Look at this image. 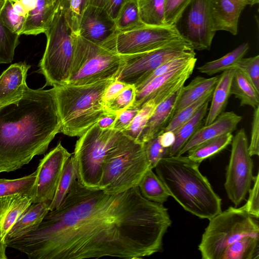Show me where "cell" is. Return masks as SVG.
Returning a JSON list of instances; mask_svg holds the SVG:
<instances>
[{
  "label": "cell",
  "mask_w": 259,
  "mask_h": 259,
  "mask_svg": "<svg viewBox=\"0 0 259 259\" xmlns=\"http://www.w3.org/2000/svg\"><path fill=\"white\" fill-rule=\"evenodd\" d=\"M171 223L163 204L146 199L138 186L109 194L76 180L36 230L6 243L30 259H141L162 249Z\"/></svg>",
  "instance_id": "6da1fadb"
},
{
  "label": "cell",
  "mask_w": 259,
  "mask_h": 259,
  "mask_svg": "<svg viewBox=\"0 0 259 259\" xmlns=\"http://www.w3.org/2000/svg\"><path fill=\"white\" fill-rule=\"evenodd\" d=\"M61 128L55 87H27L21 98L0 106V174L44 154Z\"/></svg>",
  "instance_id": "7a4b0ae2"
},
{
  "label": "cell",
  "mask_w": 259,
  "mask_h": 259,
  "mask_svg": "<svg viewBox=\"0 0 259 259\" xmlns=\"http://www.w3.org/2000/svg\"><path fill=\"white\" fill-rule=\"evenodd\" d=\"M199 165L187 156L175 155L162 158L154 168L169 195L185 210L209 220L222 211V200Z\"/></svg>",
  "instance_id": "3957f363"
},
{
  "label": "cell",
  "mask_w": 259,
  "mask_h": 259,
  "mask_svg": "<svg viewBox=\"0 0 259 259\" xmlns=\"http://www.w3.org/2000/svg\"><path fill=\"white\" fill-rule=\"evenodd\" d=\"M115 79L55 87L62 133L80 136L107 113L103 101L108 87Z\"/></svg>",
  "instance_id": "277c9868"
},
{
  "label": "cell",
  "mask_w": 259,
  "mask_h": 259,
  "mask_svg": "<svg viewBox=\"0 0 259 259\" xmlns=\"http://www.w3.org/2000/svg\"><path fill=\"white\" fill-rule=\"evenodd\" d=\"M149 168L144 144L123 134L104 160L98 188L114 194L138 187Z\"/></svg>",
  "instance_id": "5b68a950"
},
{
  "label": "cell",
  "mask_w": 259,
  "mask_h": 259,
  "mask_svg": "<svg viewBox=\"0 0 259 259\" xmlns=\"http://www.w3.org/2000/svg\"><path fill=\"white\" fill-rule=\"evenodd\" d=\"M243 206L229 207L210 219L198 249L203 259H221L225 249L244 237L258 238L259 227Z\"/></svg>",
  "instance_id": "8992f818"
},
{
  "label": "cell",
  "mask_w": 259,
  "mask_h": 259,
  "mask_svg": "<svg viewBox=\"0 0 259 259\" xmlns=\"http://www.w3.org/2000/svg\"><path fill=\"white\" fill-rule=\"evenodd\" d=\"M124 64L123 56L74 35V49L67 84L82 85L116 79Z\"/></svg>",
  "instance_id": "52a82bcc"
},
{
  "label": "cell",
  "mask_w": 259,
  "mask_h": 259,
  "mask_svg": "<svg viewBox=\"0 0 259 259\" xmlns=\"http://www.w3.org/2000/svg\"><path fill=\"white\" fill-rule=\"evenodd\" d=\"M45 33L47 45L37 72L45 76V86L66 84L73 61L75 33L69 28L60 7Z\"/></svg>",
  "instance_id": "ba28073f"
},
{
  "label": "cell",
  "mask_w": 259,
  "mask_h": 259,
  "mask_svg": "<svg viewBox=\"0 0 259 259\" xmlns=\"http://www.w3.org/2000/svg\"><path fill=\"white\" fill-rule=\"evenodd\" d=\"M122 136V132L113 129H102L96 123L79 136L72 156L77 167V180L81 185L98 188L104 160Z\"/></svg>",
  "instance_id": "9c48e42d"
},
{
  "label": "cell",
  "mask_w": 259,
  "mask_h": 259,
  "mask_svg": "<svg viewBox=\"0 0 259 259\" xmlns=\"http://www.w3.org/2000/svg\"><path fill=\"white\" fill-rule=\"evenodd\" d=\"M191 44L183 38L163 47L141 54L123 56L124 64L116 79L136 88L157 67L173 59L195 56Z\"/></svg>",
  "instance_id": "30bf717a"
},
{
  "label": "cell",
  "mask_w": 259,
  "mask_h": 259,
  "mask_svg": "<svg viewBox=\"0 0 259 259\" xmlns=\"http://www.w3.org/2000/svg\"><path fill=\"white\" fill-rule=\"evenodd\" d=\"M231 144V152L224 186L229 199L237 207L245 199L250 189L254 177L253 164L243 128L233 137Z\"/></svg>",
  "instance_id": "8fae6325"
},
{
  "label": "cell",
  "mask_w": 259,
  "mask_h": 259,
  "mask_svg": "<svg viewBox=\"0 0 259 259\" xmlns=\"http://www.w3.org/2000/svg\"><path fill=\"white\" fill-rule=\"evenodd\" d=\"M183 38L175 25H146L118 32L107 48L121 56L131 55L150 52Z\"/></svg>",
  "instance_id": "7c38bea8"
},
{
  "label": "cell",
  "mask_w": 259,
  "mask_h": 259,
  "mask_svg": "<svg viewBox=\"0 0 259 259\" xmlns=\"http://www.w3.org/2000/svg\"><path fill=\"white\" fill-rule=\"evenodd\" d=\"M179 19L181 24L176 28L194 50L210 49L216 32L210 0H192Z\"/></svg>",
  "instance_id": "4fadbf2b"
},
{
  "label": "cell",
  "mask_w": 259,
  "mask_h": 259,
  "mask_svg": "<svg viewBox=\"0 0 259 259\" xmlns=\"http://www.w3.org/2000/svg\"><path fill=\"white\" fill-rule=\"evenodd\" d=\"M71 156L59 142L40 160L36 170L35 194L32 203L52 201L64 165Z\"/></svg>",
  "instance_id": "5bb4252c"
},
{
  "label": "cell",
  "mask_w": 259,
  "mask_h": 259,
  "mask_svg": "<svg viewBox=\"0 0 259 259\" xmlns=\"http://www.w3.org/2000/svg\"><path fill=\"white\" fill-rule=\"evenodd\" d=\"M196 61L195 57L188 64L154 78L137 91L131 106L140 109L150 100L156 105L166 100L184 86L192 74Z\"/></svg>",
  "instance_id": "9a60e30c"
},
{
  "label": "cell",
  "mask_w": 259,
  "mask_h": 259,
  "mask_svg": "<svg viewBox=\"0 0 259 259\" xmlns=\"http://www.w3.org/2000/svg\"><path fill=\"white\" fill-rule=\"evenodd\" d=\"M118 32L115 20L103 9L88 5L79 20L78 34L106 48Z\"/></svg>",
  "instance_id": "2e32d148"
},
{
  "label": "cell",
  "mask_w": 259,
  "mask_h": 259,
  "mask_svg": "<svg viewBox=\"0 0 259 259\" xmlns=\"http://www.w3.org/2000/svg\"><path fill=\"white\" fill-rule=\"evenodd\" d=\"M242 116L233 111L223 112L211 123L202 126L189 139L177 155H183L190 149L208 140L236 130Z\"/></svg>",
  "instance_id": "e0dca14e"
},
{
  "label": "cell",
  "mask_w": 259,
  "mask_h": 259,
  "mask_svg": "<svg viewBox=\"0 0 259 259\" xmlns=\"http://www.w3.org/2000/svg\"><path fill=\"white\" fill-rule=\"evenodd\" d=\"M30 65L26 62L11 65L0 75V106L21 98L27 88L26 79Z\"/></svg>",
  "instance_id": "ac0fdd59"
},
{
  "label": "cell",
  "mask_w": 259,
  "mask_h": 259,
  "mask_svg": "<svg viewBox=\"0 0 259 259\" xmlns=\"http://www.w3.org/2000/svg\"><path fill=\"white\" fill-rule=\"evenodd\" d=\"M210 5L215 30L236 35L240 14L248 0H210Z\"/></svg>",
  "instance_id": "d6986e66"
},
{
  "label": "cell",
  "mask_w": 259,
  "mask_h": 259,
  "mask_svg": "<svg viewBox=\"0 0 259 259\" xmlns=\"http://www.w3.org/2000/svg\"><path fill=\"white\" fill-rule=\"evenodd\" d=\"M182 87L156 105L140 136L139 143L144 144L162 133L175 114Z\"/></svg>",
  "instance_id": "ffe728a7"
},
{
  "label": "cell",
  "mask_w": 259,
  "mask_h": 259,
  "mask_svg": "<svg viewBox=\"0 0 259 259\" xmlns=\"http://www.w3.org/2000/svg\"><path fill=\"white\" fill-rule=\"evenodd\" d=\"M59 4V0H36L34 8L27 14L21 35L45 33L53 20Z\"/></svg>",
  "instance_id": "44dd1931"
},
{
  "label": "cell",
  "mask_w": 259,
  "mask_h": 259,
  "mask_svg": "<svg viewBox=\"0 0 259 259\" xmlns=\"http://www.w3.org/2000/svg\"><path fill=\"white\" fill-rule=\"evenodd\" d=\"M49 202L32 203L7 234L5 242L36 230L49 210Z\"/></svg>",
  "instance_id": "7402d4cb"
},
{
  "label": "cell",
  "mask_w": 259,
  "mask_h": 259,
  "mask_svg": "<svg viewBox=\"0 0 259 259\" xmlns=\"http://www.w3.org/2000/svg\"><path fill=\"white\" fill-rule=\"evenodd\" d=\"M235 70H227L219 75L210 100V106L205 116L204 125L212 122L225 110L231 95V84Z\"/></svg>",
  "instance_id": "603a6c76"
},
{
  "label": "cell",
  "mask_w": 259,
  "mask_h": 259,
  "mask_svg": "<svg viewBox=\"0 0 259 259\" xmlns=\"http://www.w3.org/2000/svg\"><path fill=\"white\" fill-rule=\"evenodd\" d=\"M219 76V75H217L206 78L198 75L194 78L187 85H184L182 88L175 114L213 89L217 84Z\"/></svg>",
  "instance_id": "cb8c5ba5"
},
{
  "label": "cell",
  "mask_w": 259,
  "mask_h": 259,
  "mask_svg": "<svg viewBox=\"0 0 259 259\" xmlns=\"http://www.w3.org/2000/svg\"><path fill=\"white\" fill-rule=\"evenodd\" d=\"M210 101L206 102L189 120L174 132L175 141L169 148L168 156L177 155L192 136L202 126Z\"/></svg>",
  "instance_id": "d4e9b609"
},
{
  "label": "cell",
  "mask_w": 259,
  "mask_h": 259,
  "mask_svg": "<svg viewBox=\"0 0 259 259\" xmlns=\"http://www.w3.org/2000/svg\"><path fill=\"white\" fill-rule=\"evenodd\" d=\"M248 49V43L242 44L224 56L198 67L197 70L200 73L212 75L227 70L236 69Z\"/></svg>",
  "instance_id": "484cf974"
},
{
  "label": "cell",
  "mask_w": 259,
  "mask_h": 259,
  "mask_svg": "<svg viewBox=\"0 0 259 259\" xmlns=\"http://www.w3.org/2000/svg\"><path fill=\"white\" fill-rule=\"evenodd\" d=\"M230 94L240 101V106L254 108L259 106V92L244 74L236 69L232 80Z\"/></svg>",
  "instance_id": "4316f807"
},
{
  "label": "cell",
  "mask_w": 259,
  "mask_h": 259,
  "mask_svg": "<svg viewBox=\"0 0 259 259\" xmlns=\"http://www.w3.org/2000/svg\"><path fill=\"white\" fill-rule=\"evenodd\" d=\"M233 137L232 133H228L204 141L190 149L187 156L200 164L225 149L231 143Z\"/></svg>",
  "instance_id": "83f0119b"
},
{
  "label": "cell",
  "mask_w": 259,
  "mask_h": 259,
  "mask_svg": "<svg viewBox=\"0 0 259 259\" xmlns=\"http://www.w3.org/2000/svg\"><path fill=\"white\" fill-rule=\"evenodd\" d=\"M37 172L15 179L0 178V198L16 195H27L33 198L35 194Z\"/></svg>",
  "instance_id": "f1b7e54d"
},
{
  "label": "cell",
  "mask_w": 259,
  "mask_h": 259,
  "mask_svg": "<svg viewBox=\"0 0 259 259\" xmlns=\"http://www.w3.org/2000/svg\"><path fill=\"white\" fill-rule=\"evenodd\" d=\"M153 169L149 168L141 180L138 187L142 196L148 200L163 204L170 196L161 180Z\"/></svg>",
  "instance_id": "f546056e"
},
{
  "label": "cell",
  "mask_w": 259,
  "mask_h": 259,
  "mask_svg": "<svg viewBox=\"0 0 259 259\" xmlns=\"http://www.w3.org/2000/svg\"><path fill=\"white\" fill-rule=\"evenodd\" d=\"M77 179L76 165L73 156L67 160L63 168L55 195L49 205V210L58 208L64 201L73 183Z\"/></svg>",
  "instance_id": "4dcf8cb0"
},
{
  "label": "cell",
  "mask_w": 259,
  "mask_h": 259,
  "mask_svg": "<svg viewBox=\"0 0 259 259\" xmlns=\"http://www.w3.org/2000/svg\"><path fill=\"white\" fill-rule=\"evenodd\" d=\"M258 238H242L230 245L221 259H258Z\"/></svg>",
  "instance_id": "1f68e13d"
},
{
  "label": "cell",
  "mask_w": 259,
  "mask_h": 259,
  "mask_svg": "<svg viewBox=\"0 0 259 259\" xmlns=\"http://www.w3.org/2000/svg\"><path fill=\"white\" fill-rule=\"evenodd\" d=\"M141 21L146 26H167L165 23L164 0H142L138 2Z\"/></svg>",
  "instance_id": "d6a6232c"
},
{
  "label": "cell",
  "mask_w": 259,
  "mask_h": 259,
  "mask_svg": "<svg viewBox=\"0 0 259 259\" xmlns=\"http://www.w3.org/2000/svg\"><path fill=\"white\" fill-rule=\"evenodd\" d=\"M114 20L118 32L146 26L141 21L137 0L126 1L121 7Z\"/></svg>",
  "instance_id": "836d02e7"
},
{
  "label": "cell",
  "mask_w": 259,
  "mask_h": 259,
  "mask_svg": "<svg viewBox=\"0 0 259 259\" xmlns=\"http://www.w3.org/2000/svg\"><path fill=\"white\" fill-rule=\"evenodd\" d=\"M214 88L193 103L175 114L162 133L169 131L175 132L189 120L206 102L211 100Z\"/></svg>",
  "instance_id": "e575fe53"
},
{
  "label": "cell",
  "mask_w": 259,
  "mask_h": 259,
  "mask_svg": "<svg viewBox=\"0 0 259 259\" xmlns=\"http://www.w3.org/2000/svg\"><path fill=\"white\" fill-rule=\"evenodd\" d=\"M156 106V104L152 100L146 102L140 109L128 126L122 131L123 134L138 142L140 136Z\"/></svg>",
  "instance_id": "d590c367"
},
{
  "label": "cell",
  "mask_w": 259,
  "mask_h": 259,
  "mask_svg": "<svg viewBox=\"0 0 259 259\" xmlns=\"http://www.w3.org/2000/svg\"><path fill=\"white\" fill-rule=\"evenodd\" d=\"M32 203L31 197L27 195H19L6 213L2 223L1 235L3 241L15 222L27 208Z\"/></svg>",
  "instance_id": "8d00e7d4"
},
{
  "label": "cell",
  "mask_w": 259,
  "mask_h": 259,
  "mask_svg": "<svg viewBox=\"0 0 259 259\" xmlns=\"http://www.w3.org/2000/svg\"><path fill=\"white\" fill-rule=\"evenodd\" d=\"M67 23L75 34H78V26L81 15L88 6V0H59Z\"/></svg>",
  "instance_id": "74e56055"
},
{
  "label": "cell",
  "mask_w": 259,
  "mask_h": 259,
  "mask_svg": "<svg viewBox=\"0 0 259 259\" xmlns=\"http://www.w3.org/2000/svg\"><path fill=\"white\" fill-rule=\"evenodd\" d=\"M20 35L10 31L0 20V64L11 63Z\"/></svg>",
  "instance_id": "f35d334b"
},
{
  "label": "cell",
  "mask_w": 259,
  "mask_h": 259,
  "mask_svg": "<svg viewBox=\"0 0 259 259\" xmlns=\"http://www.w3.org/2000/svg\"><path fill=\"white\" fill-rule=\"evenodd\" d=\"M26 17L17 14L13 10L12 0H6L0 12V20L12 32L21 35Z\"/></svg>",
  "instance_id": "ab89813d"
},
{
  "label": "cell",
  "mask_w": 259,
  "mask_h": 259,
  "mask_svg": "<svg viewBox=\"0 0 259 259\" xmlns=\"http://www.w3.org/2000/svg\"><path fill=\"white\" fill-rule=\"evenodd\" d=\"M136 88L134 84H128L121 92L106 107L107 113L118 114L131 106L135 99Z\"/></svg>",
  "instance_id": "60d3db41"
},
{
  "label": "cell",
  "mask_w": 259,
  "mask_h": 259,
  "mask_svg": "<svg viewBox=\"0 0 259 259\" xmlns=\"http://www.w3.org/2000/svg\"><path fill=\"white\" fill-rule=\"evenodd\" d=\"M236 69L244 74L259 92V56L242 58Z\"/></svg>",
  "instance_id": "b9f144b4"
},
{
  "label": "cell",
  "mask_w": 259,
  "mask_h": 259,
  "mask_svg": "<svg viewBox=\"0 0 259 259\" xmlns=\"http://www.w3.org/2000/svg\"><path fill=\"white\" fill-rule=\"evenodd\" d=\"M191 1L164 0L166 25H175Z\"/></svg>",
  "instance_id": "7bdbcfd3"
},
{
  "label": "cell",
  "mask_w": 259,
  "mask_h": 259,
  "mask_svg": "<svg viewBox=\"0 0 259 259\" xmlns=\"http://www.w3.org/2000/svg\"><path fill=\"white\" fill-rule=\"evenodd\" d=\"M194 58H195V56H185L173 59L165 62L156 68L145 80L136 88V91H138L141 89L154 78L188 64Z\"/></svg>",
  "instance_id": "ee69618b"
},
{
  "label": "cell",
  "mask_w": 259,
  "mask_h": 259,
  "mask_svg": "<svg viewBox=\"0 0 259 259\" xmlns=\"http://www.w3.org/2000/svg\"><path fill=\"white\" fill-rule=\"evenodd\" d=\"M143 144L151 169L155 168L160 159L168 155L169 148H164L161 146L158 136L150 139Z\"/></svg>",
  "instance_id": "f6af8a7d"
},
{
  "label": "cell",
  "mask_w": 259,
  "mask_h": 259,
  "mask_svg": "<svg viewBox=\"0 0 259 259\" xmlns=\"http://www.w3.org/2000/svg\"><path fill=\"white\" fill-rule=\"evenodd\" d=\"M253 185L248 191L249 196L246 203L243 205L245 209L253 218L259 217V174L253 177Z\"/></svg>",
  "instance_id": "bcb514c9"
},
{
  "label": "cell",
  "mask_w": 259,
  "mask_h": 259,
  "mask_svg": "<svg viewBox=\"0 0 259 259\" xmlns=\"http://www.w3.org/2000/svg\"><path fill=\"white\" fill-rule=\"evenodd\" d=\"M248 150L251 156L259 155V106L254 108Z\"/></svg>",
  "instance_id": "7dc6e473"
},
{
  "label": "cell",
  "mask_w": 259,
  "mask_h": 259,
  "mask_svg": "<svg viewBox=\"0 0 259 259\" xmlns=\"http://www.w3.org/2000/svg\"><path fill=\"white\" fill-rule=\"evenodd\" d=\"M127 0H88V5L101 8L115 19L122 5Z\"/></svg>",
  "instance_id": "c3c4849f"
},
{
  "label": "cell",
  "mask_w": 259,
  "mask_h": 259,
  "mask_svg": "<svg viewBox=\"0 0 259 259\" xmlns=\"http://www.w3.org/2000/svg\"><path fill=\"white\" fill-rule=\"evenodd\" d=\"M139 110V109L131 106L119 112L112 129L122 132L128 126Z\"/></svg>",
  "instance_id": "681fc988"
},
{
  "label": "cell",
  "mask_w": 259,
  "mask_h": 259,
  "mask_svg": "<svg viewBox=\"0 0 259 259\" xmlns=\"http://www.w3.org/2000/svg\"><path fill=\"white\" fill-rule=\"evenodd\" d=\"M19 195L5 197L0 198V259H7L8 257L6 254L7 245L1 238V231L4 219L11 208L16 197Z\"/></svg>",
  "instance_id": "f907efd6"
},
{
  "label": "cell",
  "mask_w": 259,
  "mask_h": 259,
  "mask_svg": "<svg viewBox=\"0 0 259 259\" xmlns=\"http://www.w3.org/2000/svg\"><path fill=\"white\" fill-rule=\"evenodd\" d=\"M127 85L116 79L111 83L107 88L103 96L105 106L106 107L107 104L116 97Z\"/></svg>",
  "instance_id": "816d5d0a"
},
{
  "label": "cell",
  "mask_w": 259,
  "mask_h": 259,
  "mask_svg": "<svg viewBox=\"0 0 259 259\" xmlns=\"http://www.w3.org/2000/svg\"><path fill=\"white\" fill-rule=\"evenodd\" d=\"M118 114L107 113L97 122L102 129H112Z\"/></svg>",
  "instance_id": "f5cc1de1"
},
{
  "label": "cell",
  "mask_w": 259,
  "mask_h": 259,
  "mask_svg": "<svg viewBox=\"0 0 259 259\" xmlns=\"http://www.w3.org/2000/svg\"><path fill=\"white\" fill-rule=\"evenodd\" d=\"M158 137L160 144L164 148H169L175 141V135L172 132H163Z\"/></svg>",
  "instance_id": "db71d44e"
},
{
  "label": "cell",
  "mask_w": 259,
  "mask_h": 259,
  "mask_svg": "<svg viewBox=\"0 0 259 259\" xmlns=\"http://www.w3.org/2000/svg\"><path fill=\"white\" fill-rule=\"evenodd\" d=\"M12 6L14 11L17 14L25 17H26L27 12L19 0L12 1Z\"/></svg>",
  "instance_id": "11a10c76"
},
{
  "label": "cell",
  "mask_w": 259,
  "mask_h": 259,
  "mask_svg": "<svg viewBox=\"0 0 259 259\" xmlns=\"http://www.w3.org/2000/svg\"><path fill=\"white\" fill-rule=\"evenodd\" d=\"M19 1L27 13L34 8L36 3V0H19Z\"/></svg>",
  "instance_id": "9f6ffc18"
},
{
  "label": "cell",
  "mask_w": 259,
  "mask_h": 259,
  "mask_svg": "<svg viewBox=\"0 0 259 259\" xmlns=\"http://www.w3.org/2000/svg\"><path fill=\"white\" fill-rule=\"evenodd\" d=\"M259 0H248V5L252 6L255 4H258Z\"/></svg>",
  "instance_id": "6f0895ef"
},
{
  "label": "cell",
  "mask_w": 259,
  "mask_h": 259,
  "mask_svg": "<svg viewBox=\"0 0 259 259\" xmlns=\"http://www.w3.org/2000/svg\"><path fill=\"white\" fill-rule=\"evenodd\" d=\"M6 0H0V12L3 8Z\"/></svg>",
  "instance_id": "680465c9"
},
{
  "label": "cell",
  "mask_w": 259,
  "mask_h": 259,
  "mask_svg": "<svg viewBox=\"0 0 259 259\" xmlns=\"http://www.w3.org/2000/svg\"><path fill=\"white\" fill-rule=\"evenodd\" d=\"M137 1H138V2H139V1H142V0H137Z\"/></svg>",
  "instance_id": "91938a15"
},
{
  "label": "cell",
  "mask_w": 259,
  "mask_h": 259,
  "mask_svg": "<svg viewBox=\"0 0 259 259\" xmlns=\"http://www.w3.org/2000/svg\"><path fill=\"white\" fill-rule=\"evenodd\" d=\"M12 1H16V0H12Z\"/></svg>",
  "instance_id": "94428289"
},
{
  "label": "cell",
  "mask_w": 259,
  "mask_h": 259,
  "mask_svg": "<svg viewBox=\"0 0 259 259\" xmlns=\"http://www.w3.org/2000/svg\"></svg>",
  "instance_id": "6125c7cd"
}]
</instances>
